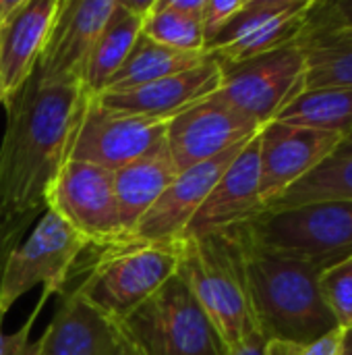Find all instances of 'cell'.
Returning a JSON list of instances; mask_svg holds the SVG:
<instances>
[{"label":"cell","mask_w":352,"mask_h":355,"mask_svg":"<svg viewBox=\"0 0 352 355\" xmlns=\"http://www.w3.org/2000/svg\"><path fill=\"white\" fill-rule=\"evenodd\" d=\"M60 4L62 0H25L0 25V83L4 104L31 79Z\"/></svg>","instance_id":"obj_19"},{"label":"cell","mask_w":352,"mask_h":355,"mask_svg":"<svg viewBox=\"0 0 352 355\" xmlns=\"http://www.w3.org/2000/svg\"><path fill=\"white\" fill-rule=\"evenodd\" d=\"M241 235L251 310L266 341L315 343L340 331L319 291L324 266L255 243L245 225Z\"/></svg>","instance_id":"obj_2"},{"label":"cell","mask_w":352,"mask_h":355,"mask_svg":"<svg viewBox=\"0 0 352 355\" xmlns=\"http://www.w3.org/2000/svg\"><path fill=\"white\" fill-rule=\"evenodd\" d=\"M205 2L207 0H168V4L183 12V15H189V17H195L201 21V15H203V8H205Z\"/></svg>","instance_id":"obj_34"},{"label":"cell","mask_w":352,"mask_h":355,"mask_svg":"<svg viewBox=\"0 0 352 355\" xmlns=\"http://www.w3.org/2000/svg\"><path fill=\"white\" fill-rule=\"evenodd\" d=\"M342 135L270 121L259 129V200L270 208L286 189L328 160Z\"/></svg>","instance_id":"obj_14"},{"label":"cell","mask_w":352,"mask_h":355,"mask_svg":"<svg viewBox=\"0 0 352 355\" xmlns=\"http://www.w3.org/2000/svg\"><path fill=\"white\" fill-rule=\"evenodd\" d=\"M116 355H131V352H129V349H127V347H124V345L120 343V347H118V352H116Z\"/></svg>","instance_id":"obj_38"},{"label":"cell","mask_w":352,"mask_h":355,"mask_svg":"<svg viewBox=\"0 0 352 355\" xmlns=\"http://www.w3.org/2000/svg\"><path fill=\"white\" fill-rule=\"evenodd\" d=\"M87 250L89 243L46 208L33 233L8 256L0 281V316L4 318L15 302L35 285H41L46 295H64Z\"/></svg>","instance_id":"obj_7"},{"label":"cell","mask_w":352,"mask_h":355,"mask_svg":"<svg viewBox=\"0 0 352 355\" xmlns=\"http://www.w3.org/2000/svg\"><path fill=\"white\" fill-rule=\"evenodd\" d=\"M210 56L205 52H183L168 46H162L147 35H139L135 42L131 54L122 62V67L116 71V75L110 79L108 89H129L137 85H145L183 71H189L201 62H205Z\"/></svg>","instance_id":"obj_23"},{"label":"cell","mask_w":352,"mask_h":355,"mask_svg":"<svg viewBox=\"0 0 352 355\" xmlns=\"http://www.w3.org/2000/svg\"><path fill=\"white\" fill-rule=\"evenodd\" d=\"M274 121L346 137L352 131V87L305 89Z\"/></svg>","instance_id":"obj_24"},{"label":"cell","mask_w":352,"mask_h":355,"mask_svg":"<svg viewBox=\"0 0 352 355\" xmlns=\"http://www.w3.org/2000/svg\"><path fill=\"white\" fill-rule=\"evenodd\" d=\"M220 83L222 69L218 60L210 56L205 62L189 71L129 89H108L98 94L95 98L112 110L170 121L203 98L216 94L220 89Z\"/></svg>","instance_id":"obj_17"},{"label":"cell","mask_w":352,"mask_h":355,"mask_svg":"<svg viewBox=\"0 0 352 355\" xmlns=\"http://www.w3.org/2000/svg\"><path fill=\"white\" fill-rule=\"evenodd\" d=\"M0 104H4V94H2V83H0Z\"/></svg>","instance_id":"obj_39"},{"label":"cell","mask_w":352,"mask_h":355,"mask_svg":"<svg viewBox=\"0 0 352 355\" xmlns=\"http://www.w3.org/2000/svg\"><path fill=\"white\" fill-rule=\"evenodd\" d=\"M222 83L218 94L253 119L259 127L274 121L305 92V54L297 42L241 62H218Z\"/></svg>","instance_id":"obj_8"},{"label":"cell","mask_w":352,"mask_h":355,"mask_svg":"<svg viewBox=\"0 0 352 355\" xmlns=\"http://www.w3.org/2000/svg\"><path fill=\"white\" fill-rule=\"evenodd\" d=\"M263 345H266V339L261 337V333H253L239 347L228 352V355H263Z\"/></svg>","instance_id":"obj_33"},{"label":"cell","mask_w":352,"mask_h":355,"mask_svg":"<svg viewBox=\"0 0 352 355\" xmlns=\"http://www.w3.org/2000/svg\"><path fill=\"white\" fill-rule=\"evenodd\" d=\"M176 243V275L187 285L226 352L259 333L243 262L241 225L199 235L180 237Z\"/></svg>","instance_id":"obj_3"},{"label":"cell","mask_w":352,"mask_h":355,"mask_svg":"<svg viewBox=\"0 0 352 355\" xmlns=\"http://www.w3.org/2000/svg\"><path fill=\"white\" fill-rule=\"evenodd\" d=\"M23 4L25 0H0V25L6 23Z\"/></svg>","instance_id":"obj_35"},{"label":"cell","mask_w":352,"mask_h":355,"mask_svg":"<svg viewBox=\"0 0 352 355\" xmlns=\"http://www.w3.org/2000/svg\"><path fill=\"white\" fill-rule=\"evenodd\" d=\"M176 175L178 168L168 152L166 141L112 173L118 218L127 237Z\"/></svg>","instance_id":"obj_20"},{"label":"cell","mask_w":352,"mask_h":355,"mask_svg":"<svg viewBox=\"0 0 352 355\" xmlns=\"http://www.w3.org/2000/svg\"><path fill=\"white\" fill-rule=\"evenodd\" d=\"M60 297L46 333L29 343L25 355H116V324L73 289Z\"/></svg>","instance_id":"obj_18"},{"label":"cell","mask_w":352,"mask_h":355,"mask_svg":"<svg viewBox=\"0 0 352 355\" xmlns=\"http://www.w3.org/2000/svg\"><path fill=\"white\" fill-rule=\"evenodd\" d=\"M114 6L116 0H62L31 77L83 89L87 60Z\"/></svg>","instance_id":"obj_11"},{"label":"cell","mask_w":352,"mask_h":355,"mask_svg":"<svg viewBox=\"0 0 352 355\" xmlns=\"http://www.w3.org/2000/svg\"><path fill=\"white\" fill-rule=\"evenodd\" d=\"M245 0H207L201 15V31L205 46L230 23V19L243 8Z\"/></svg>","instance_id":"obj_30"},{"label":"cell","mask_w":352,"mask_h":355,"mask_svg":"<svg viewBox=\"0 0 352 355\" xmlns=\"http://www.w3.org/2000/svg\"><path fill=\"white\" fill-rule=\"evenodd\" d=\"M313 0H245L230 23L205 46L218 62H241L299 40Z\"/></svg>","instance_id":"obj_13"},{"label":"cell","mask_w":352,"mask_h":355,"mask_svg":"<svg viewBox=\"0 0 352 355\" xmlns=\"http://www.w3.org/2000/svg\"><path fill=\"white\" fill-rule=\"evenodd\" d=\"M46 208L56 212L89 248H104L127 239L116 206L112 171L66 160L52 181Z\"/></svg>","instance_id":"obj_10"},{"label":"cell","mask_w":352,"mask_h":355,"mask_svg":"<svg viewBox=\"0 0 352 355\" xmlns=\"http://www.w3.org/2000/svg\"><path fill=\"white\" fill-rule=\"evenodd\" d=\"M37 216L39 214H35V212L21 214V216H15V218L0 216V281H2L8 256L23 241V235L31 229V225L35 223Z\"/></svg>","instance_id":"obj_31"},{"label":"cell","mask_w":352,"mask_h":355,"mask_svg":"<svg viewBox=\"0 0 352 355\" xmlns=\"http://www.w3.org/2000/svg\"><path fill=\"white\" fill-rule=\"evenodd\" d=\"M166 127L168 121L164 119L112 110L95 96L85 94L71 135L68 160L89 162L114 173L164 144Z\"/></svg>","instance_id":"obj_9"},{"label":"cell","mask_w":352,"mask_h":355,"mask_svg":"<svg viewBox=\"0 0 352 355\" xmlns=\"http://www.w3.org/2000/svg\"><path fill=\"white\" fill-rule=\"evenodd\" d=\"M319 291L338 329H352V258L332 264L322 272Z\"/></svg>","instance_id":"obj_27"},{"label":"cell","mask_w":352,"mask_h":355,"mask_svg":"<svg viewBox=\"0 0 352 355\" xmlns=\"http://www.w3.org/2000/svg\"><path fill=\"white\" fill-rule=\"evenodd\" d=\"M305 27L352 33V0L311 2V8L305 17Z\"/></svg>","instance_id":"obj_28"},{"label":"cell","mask_w":352,"mask_h":355,"mask_svg":"<svg viewBox=\"0 0 352 355\" xmlns=\"http://www.w3.org/2000/svg\"><path fill=\"white\" fill-rule=\"evenodd\" d=\"M340 355H352V329H346V331H342Z\"/></svg>","instance_id":"obj_36"},{"label":"cell","mask_w":352,"mask_h":355,"mask_svg":"<svg viewBox=\"0 0 352 355\" xmlns=\"http://www.w3.org/2000/svg\"><path fill=\"white\" fill-rule=\"evenodd\" d=\"M338 154H352V131L344 137V141L340 144V148L336 150Z\"/></svg>","instance_id":"obj_37"},{"label":"cell","mask_w":352,"mask_h":355,"mask_svg":"<svg viewBox=\"0 0 352 355\" xmlns=\"http://www.w3.org/2000/svg\"><path fill=\"white\" fill-rule=\"evenodd\" d=\"M245 229L255 243L324 268L352 258V200L270 208L245 223Z\"/></svg>","instance_id":"obj_6"},{"label":"cell","mask_w":352,"mask_h":355,"mask_svg":"<svg viewBox=\"0 0 352 355\" xmlns=\"http://www.w3.org/2000/svg\"><path fill=\"white\" fill-rule=\"evenodd\" d=\"M176 268V243L122 239L85 252L73 272V279L81 277L73 291L116 324L162 289Z\"/></svg>","instance_id":"obj_4"},{"label":"cell","mask_w":352,"mask_h":355,"mask_svg":"<svg viewBox=\"0 0 352 355\" xmlns=\"http://www.w3.org/2000/svg\"><path fill=\"white\" fill-rule=\"evenodd\" d=\"M263 212L259 200V133L239 152L214 185L183 237H199L245 225Z\"/></svg>","instance_id":"obj_16"},{"label":"cell","mask_w":352,"mask_h":355,"mask_svg":"<svg viewBox=\"0 0 352 355\" xmlns=\"http://www.w3.org/2000/svg\"><path fill=\"white\" fill-rule=\"evenodd\" d=\"M297 44L305 54V89L352 87V33L303 25Z\"/></svg>","instance_id":"obj_22"},{"label":"cell","mask_w":352,"mask_h":355,"mask_svg":"<svg viewBox=\"0 0 352 355\" xmlns=\"http://www.w3.org/2000/svg\"><path fill=\"white\" fill-rule=\"evenodd\" d=\"M116 333L131 355H228L178 275L116 322Z\"/></svg>","instance_id":"obj_5"},{"label":"cell","mask_w":352,"mask_h":355,"mask_svg":"<svg viewBox=\"0 0 352 355\" xmlns=\"http://www.w3.org/2000/svg\"><path fill=\"white\" fill-rule=\"evenodd\" d=\"M143 35L149 40L183 50V52H205V40L201 21L174 10L168 0H156L151 15L143 21Z\"/></svg>","instance_id":"obj_26"},{"label":"cell","mask_w":352,"mask_h":355,"mask_svg":"<svg viewBox=\"0 0 352 355\" xmlns=\"http://www.w3.org/2000/svg\"><path fill=\"white\" fill-rule=\"evenodd\" d=\"M48 297H50V295L41 293V297H39V304H37V308H35V310L29 314L27 322H25V324L19 329V331H15V333H10V335H6V333L2 331L4 318L0 316V355H25L27 354L31 327H33V322L37 320V316H39L41 308H44V306H46V302H48Z\"/></svg>","instance_id":"obj_32"},{"label":"cell","mask_w":352,"mask_h":355,"mask_svg":"<svg viewBox=\"0 0 352 355\" xmlns=\"http://www.w3.org/2000/svg\"><path fill=\"white\" fill-rule=\"evenodd\" d=\"M326 200H352V154H332L315 171L286 189L270 208H290Z\"/></svg>","instance_id":"obj_25"},{"label":"cell","mask_w":352,"mask_h":355,"mask_svg":"<svg viewBox=\"0 0 352 355\" xmlns=\"http://www.w3.org/2000/svg\"><path fill=\"white\" fill-rule=\"evenodd\" d=\"M143 21H145L143 17L127 10L122 2L116 0V6L87 60V69L83 77V94L98 96L108 87L110 79L122 67L135 42L139 40L143 31Z\"/></svg>","instance_id":"obj_21"},{"label":"cell","mask_w":352,"mask_h":355,"mask_svg":"<svg viewBox=\"0 0 352 355\" xmlns=\"http://www.w3.org/2000/svg\"><path fill=\"white\" fill-rule=\"evenodd\" d=\"M259 129L216 92L168 121L166 146L180 173L249 141Z\"/></svg>","instance_id":"obj_12"},{"label":"cell","mask_w":352,"mask_h":355,"mask_svg":"<svg viewBox=\"0 0 352 355\" xmlns=\"http://www.w3.org/2000/svg\"><path fill=\"white\" fill-rule=\"evenodd\" d=\"M247 141L218 154L212 160L180 171L154 206L141 216L127 239L143 243H174L185 235L191 218L197 214L214 185L232 164Z\"/></svg>","instance_id":"obj_15"},{"label":"cell","mask_w":352,"mask_h":355,"mask_svg":"<svg viewBox=\"0 0 352 355\" xmlns=\"http://www.w3.org/2000/svg\"><path fill=\"white\" fill-rule=\"evenodd\" d=\"M83 89L48 85L31 77L6 104L0 141V216L46 210V196L68 160Z\"/></svg>","instance_id":"obj_1"},{"label":"cell","mask_w":352,"mask_h":355,"mask_svg":"<svg viewBox=\"0 0 352 355\" xmlns=\"http://www.w3.org/2000/svg\"><path fill=\"white\" fill-rule=\"evenodd\" d=\"M342 331H334L315 343L266 341L263 355H340Z\"/></svg>","instance_id":"obj_29"}]
</instances>
